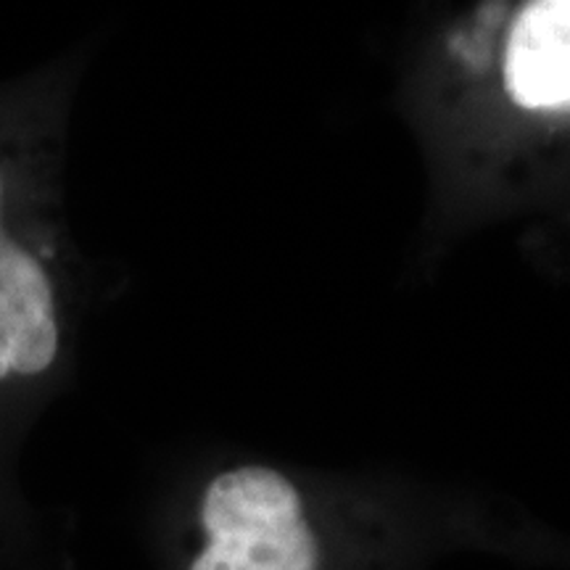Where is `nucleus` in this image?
I'll return each instance as SVG.
<instances>
[{
  "instance_id": "2",
  "label": "nucleus",
  "mask_w": 570,
  "mask_h": 570,
  "mask_svg": "<svg viewBox=\"0 0 570 570\" xmlns=\"http://www.w3.org/2000/svg\"><path fill=\"white\" fill-rule=\"evenodd\" d=\"M202 552L188 570H315L317 541L302 497L269 468H235L214 475L198 510Z\"/></svg>"
},
{
  "instance_id": "3",
  "label": "nucleus",
  "mask_w": 570,
  "mask_h": 570,
  "mask_svg": "<svg viewBox=\"0 0 570 570\" xmlns=\"http://www.w3.org/2000/svg\"><path fill=\"white\" fill-rule=\"evenodd\" d=\"M504 82L523 109L570 106V0L525 6L510 32Z\"/></svg>"
},
{
  "instance_id": "1",
  "label": "nucleus",
  "mask_w": 570,
  "mask_h": 570,
  "mask_svg": "<svg viewBox=\"0 0 570 570\" xmlns=\"http://www.w3.org/2000/svg\"><path fill=\"white\" fill-rule=\"evenodd\" d=\"M48 77L0 90V554L24 529L21 436L48 404L69 344Z\"/></svg>"
}]
</instances>
